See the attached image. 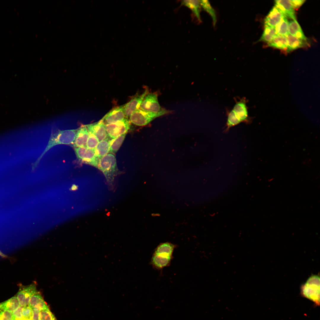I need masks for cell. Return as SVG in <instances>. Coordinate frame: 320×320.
I'll return each instance as SVG.
<instances>
[{"mask_svg":"<svg viewBox=\"0 0 320 320\" xmlns=\"http://www.w3.org/2000/svg\"><path fill=\"white\" fill-rule=\"evenodd\" d=\"M235 100L236 103L233 108L228 113L225 132L241 122L249 124L251 121V118L248 115L246 98L243 97L239 100Z\"/></svg>","mask_w":320,"mask_h":320,"instance_id":"1","label":"cell"},{"mask_svg":"<svg viewBox=\"0 0 320 320\" xmlns=\"http://www.w3.org/2000/svg\"><path fill=\"white\" fill-rule=\"evenodd\" d=\"M77 129L58 130L52 133L46 148L33 164V169L35 168L46 153L53 146L59 144L73 145L75 140Z\"/></svg>","mask_w":320,"mask_h":320,"instance_id":"2","label":"cell"},{"mask_svg":"<svg viewBox=\"0 0 320 320\" xmlns=\"http://www.w3.org/2000/svg\"><path fill=\"white\" fill-rule=\"evenodd\" d=\"M97 168L104 174L109 188H114V180L118 174L115 156L112 153H108L99 159Z\"/></svg>","mask_w":320,"mask_h":320,"instance_id":"3","label":"cell"},{"mask_svg":"<svg viewBox=\"0 0 320 320\" xmlns=\"http://www.w3.org/2000/svg\"><path fill=\"white\" fill-rule=\"evenodd\" d=\"M301 296L313 302L316 306L320 305V276L312 275L300 288Z\"/></svg>","mask_w":320,"mask_h":320,"instance_id":"4","label":"cell"},{"mask_svg":"<svg viewBox=\"0 0 320 320\" xmlns=\"http://www.w3.org/2000/svg\"><path fill=\"white\" fill-rule=\"evenodd\" d=\"M169 113V111L164 109L162 111L153 113L145 111L139 108L134 111L129 118L130 122L138 126H145L155 118L164 115Z\"/></svg>","mask_w":320,"mask_h":320,"instance_id":"5","label":"cell"},{"mask_svg":"<svg viewBox=\"0 0 320 320\" xmlns=\"http://www.w3.org/2000/svg\"><path fill=\"white\" fill-rule=\"evenodd\" d=\"M130 123L129 119L125 118L121 121L105 126L109 137L112 139L126 134L130 129Z\"/></svg>","mask_w":320,"mask_h":320,"instance_id":"6","label":"cell"},{"mask_svg":"<svg viewBox=\"0 0 320 320\" xmlns=\"http://www.w3.org/2000/svg\"><path fill=\"white\" fill-rule=\"evenodd\" d=\"M77 159L82 163L97 168L99 159L95 155L94 150L87 147H74Z\"/></svg>","mask_w":320,"mask_h":320,"instance_id":"7","label":"cell"},{"mask_svg":"<svg viewBox=\"0 0 320 320\" xmlns=\"http://www.w3.org/2000/svg\"><path fill=\"white\" fill-rule=\"evenodd\" d=\"M142 110L157 113L163 111L158 101V95L155 93H148L144 98L140 107Z\"/></svg>","mask_w":320,"mask_h":320,"instance_id":"8","label":"cell"},{"mask_svg":"<svg viewBox=\"0 0 320 320\" xmlns=\"http://www.w3.org/2000/svg\"><path fill=\"white\" fill-rule=\"evenodd\" d=\"M18 285L19 289L16 296L20 305L23 307L28 306L31 297L38 292L36 284L33 283L25 286L19 284Z\"/></svg>","mask_w":320,"mask_h":320,"instance_id":"9","label":"cell"},{"mask_svg":"<svg viewBox=\"0 0 320 320\" xmlns=\"http://www.w3.org/2000/svg\"><path fill=\"white\" fill-rule=\"evenodd\" d=\"M148 93V90H145L143 93L133 97L128 103L123 106L125 118L128 119L134 111L140 108L144 98Z\"/></svg>","mask_w":320,"mask_h":320,"instance_id":"10","label":"cell"},{"mask_svg":"<svg viewBox=\"0 0 320 320\" xmlns=\"http://www.w3.org/2000/svg\"><path fill=\"white\" fill-rule=\"evenodd\" d=\"M125 118L123 106L116 107L106 114L100 121L104 125L114 123Z\"/></svg>","mask_w":320,"mask_h":320,"instance_id":"11","label":"cell"},{"mask_svg":"<svg viewBox=\"0 0 320 320\" xmlns=\"http://www.w3.org/2000/svg\"><path fill=\"white\" fill-rule=\"evenodd\" d=\"M284 16L281 11L274 6L265 18L264 25L274 28Z\"/></svg>","mask_w":320,"mask_h":320,"instance_id":"12","label":"cell"},{"mask_svg":"<svg viewBox=\"0 0 320 320\" xmlns=\"http://www.w3.org/2000/svg\"><path fill=\"white\" fill-rule=\"evenodd\" d=\"M274 1V6L278 8L286 17L292 20H296L294 9L292 6L290 0H277Z\"/></svg>","mask_w":320,"mask_h":320,"instance_id":"13","label":"cell"},{"mask_svg":"<svg viewBox=\"0 0 320 320\" xmlns=\"http://www.w3.org/2000/svg\"><path fill=\"white\" fill-rule=\"evenodd\" d=\"M88 137V131L86 125H81L77 129L75 140L72 146L73 148L87 147Z\"/></svg>","mask_w":320,"mask_h":320,"instance_id":"14","label":"cell"},{"mask_svg":"<svg viewBox=\"0 0 320 320\" xmlns=\"http://www.w3.org/2000/svg\"><path fill=\"white\" fill-rule=\"evenodd\" d=\"M85 125L87 129L91 131L96 136L99 142L109 138L105 125L100 121Z\"/></svg>","mask_w":320,"mask_h":320,"instance_id":"15","label":"cell"},{"mask_svg":"<svg viewBox=\"0 0 320 320\" xmlns=\"http://www.w3.org/2000/svg\"><path fill=\"white\" fill-rule=\"evenodd\" d=\"M28 306L32 308H36L41 311L50 310L48 305L44 300L42 295L38 292L31 297Z\"/></svg>","mask_w":320,"mask_h":320,"instance_id":"16","label":"cell"},{"mask_svg":"<svg viewBox=\"0 0 320 320\" xmlns=\"http://www.w3.org/2000/svg\"><path fill=\"white\" fill-rule=\"evenodd\" d=\"M286 37L288 41L287 52L299 48L306 47L308 45L306 41L294 37L289 33Z\"/></svg>","mask_w":320,"mask_h":320,"instance_id":"17","label":"cell"},{"mask_svg":"<svg viewBox=\"0 0 320 320\" xmlns=\"http://www.w3.org/2000/svg\"><path fill=\"white\" fill-rule=\"evenodd\" d=\"M289 34L298 38L306 41L307 38L296 20L289 22Z\"/></svg>","mask_w":320,"mask_h":320,"instance_id":"18","label":"cell"},{"mask_svg":"<svg viewBox=\"0 0 320 320\" xmlns=\"http://www.w3.org/2000/svg\"><path fill=\"white\" fill-rule=\"evenodd\" d=\"M172 257L154 253L152 258V263L156 268L161 269L168 265Z\"/></svg>","mask_w":320,"mask_h":320,"instance_id":"19","label":"cell"},{"mask_svg":"<svg viewBox=\"0 0 320 320\" xmlns=\"http://www.w3.org/2000/svg\"><path fill=\"white\" fill-rule=\"evenodd\" d=\"M268 47L287 51L288 41L286 36L276 35L271 41L268 43Z\"/></svg>","mask_w":320,"mask_h":320,"instance_id":"20","label":"cell"},{"mask_svg":"<svg viewBox=\"0 0 320 320\" xmlns=\"http://www.w3.org/2000/svg\"><path fill=\"white\" fill-rule=\"evenodd\" d=\"M109 140L108 138L99 142L94 149L95 155L99 159L109 152Z\"/></svg>","mask_w":320,"mask_h":320,"instance_id":"21","label":"cell"},{"mask_svg":"<svg viewBox=\"0 0 320 320\" xmlns=\"http://www.w3.org/2000/svg\"><path fill=\"white\" fill-rule=\"evenodd\" d=\"M175 248V245L170 243H162L156 247L154 253L172 257Z\"/></svg>","mask_w":320,"mask_h":320,"instance_id":"22","label":"cell"},{"mask_svg":"<svg viewBox=\"0 0 320 320\" xmlns=\"http://www.w3.org/2000/svg\"><path fill=\"white\" fill-rule=\"evenodd\" d=\"M20 305L16 296H13L8 300L0 303V310L13 311Z\"/></svg>","mask_w":320,"mask_h":320,"instance_id":"23","label":"cell"},{"mask_svg":"<svg viewBox=\"0 0 320 320\" xmlns=\"http://www.w3.org/2000/svg\"><path fill=\"white\" fill-rule=\"evenodd\" d=\"M276 35L286 36L289 34V21L284 16L280 22L274 28Z\"/></svg>","mask_w":320,"mask_h":320,"instance_id":"24","label":"cell"},{"mask_svg":"<svg viewBox=\"0 0 320 320\" xmlns=\"http://www.w3.org/2000/svg\"><path fill=\"white\" fill-rule=\"evenodd\" d=\"M126 135V134L122 135L109 140V152L113 154L118 151L123 142Z\"/></svg>","mask_w":320,"mask_h":320,"instance_id":"25","label":"cell"},{"mask_svg":"<svg viewBox=\"0 0 320 320\" xmlns=\"http://www.w3.org/2000/svg\"><path fill=\"white\" fill-rule=\"evenodd\" d=\"M276 35L274 28L264 25L263 33L258 41H262L268 43Z\"/></svg>","mask_w":320,"mask_h":320,"instance_id":"26","label":"cell"},{"mask_svg":"<svg viewBox=\"0 0 320 320\" xmlns=\"http://www.w3.org/2000/svg\"><path fill=\"white\" fill-rule=\"evenodd\" d=\"M182 3L191 9L197 18L199 20H200V12L201 5L200 1H184Z\"/></svg>","mask_w":320,"mask_h":320,"instance_id":"27","label":"cell"},{"mask_svg":"<svg viewBox=\"0 0 320 320\" xmlns=\"http://www.w3.org/2000/svg\"><path fill=\"white\" fill-rule=\"evenodd\" d=\"M200 4L203 9L207 12L212 17L215 26L216 22V16L215 12L207 0H200Z\"/></svg>","mask_w":320,"mask_h":320,"instance_id":"28","label":"cell"},{"mask_svg":"<svg viewBox=\"0 0 320 320\" xmlns=\"http://www.w3.org/2000/svg\"><path fill=\"white\" fill-rule=\"evenodd\" d=\"M87 130L88 132V137L87 143V148L90 149L94 150L99 142L94 134L90 130Z\"/></svg>","mask_w":320,"mask_h":320,"instance_id":"29","label":"cell"},{"mask_svg":"<svg viewBox=\"0 0 320 320\" xmlns=\"http://www.w3.org/2000/svg\"><path fill=\"white\" fill-rule=\"evenodd\" d=\"M40 320H57L50 310L41 311L40 313Z\"/></svg>","mask_w":320,"mask_h":320,"instance_id":"30","label":"cell"},{"mask_svg":"<svg viewBox=\"0 0 320 320\" xmlns=\"http://www.w3.org/2000/svg\"><path fill=\"white\" fill-rule=\"evenodd\" d=\"M32 309L28 306L23 307L22 311L23 319L25 320H31L33 316Z\"/></svg>","mask_w":320,"mask_h":320,"instance_id":"31","label":"cell"},{"mask_svg":"<svg viewBox=\"0 0 320 320\" xmlns=\"http://www.w3.org/2000/svg\"><path fill=\"white\" fill-rule=\"evenodd\" d=\"M13 317L12 312L4 310H0V320H12Z\"/></svg>","mask_w":320,"mask_h":320,"instance_id":"32","label":"cell"},{"mask_svg":"<svg viewBox=\"0 0 320 320\" xmlns=\"http://www.w3.org/2000/svg\"><path fill=\"white\" fill-rule=\"evenodd\" d=\"M23 307L20 306L12 313L13 319L12 320H21L23 319L22 315V309Z\"/></svg>","mask_w":320,"mask_h":320,"instance_id":"33","label":"cell"},{"mask_svg":"<svg viewBox=\"0 0 320 320\" xmlns=\"http://www.w3.org/2000/svg\"><path fill=\"white\" fill-rule=\"evenodd\" d=\"M291 4L294 9L299 8L305 1L304 0H290Z\"/></svg>","mask_w":320,"mask_h":320,"instance_id":"34","label":"cell"},{"mask_svg":"<svg viewBox=\"0 0 320 320\" xmlns=\"http://www.w3.org/2000/svg\"><path fill=\"white\" fill-rule=\"evenodd\" d=\"M33 310V316L31 320H40V313L41 311L36 308H32Z\"/></svg>","mask_w":320,"mask_h":320,"instance_id":"35","label":"cell"},{"mask_svg":"<svg viewBox=\"0 0 320 320\" xmlns=\"http://www.w3.org/2000/svg\"><path fill=\"white\" fill-rule=\"evenodd\" d=\"M0 256L3 258H6L7 256L0 250Z\"/></svg>","mask_w":320,"mask_h":320,"instance_id":"36","label":"cell"},{"mask_svg":"<svg viewBox=\"0 0 320 320\" xmlns=\"http://www.w3.org/2000/svg\"><path fill=\"white\" fill-rule=\"evenodd\" d=\"M25 320V319H22V320Z\"/></svg>","mask_w":320,"mask_h":320,"instance_id":"37","label":"cell"}]
</instances>
